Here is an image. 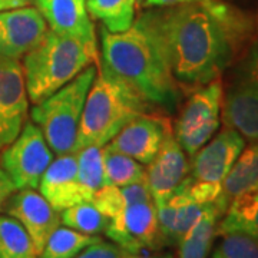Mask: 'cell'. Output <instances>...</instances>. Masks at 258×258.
I'll return each instance as SVG.
<instances>
[{"label":"cell","mask_w":258,"mask_h":258,"mask_svg":"<svg viewBox=\"0 0 258 258\" xmlns=\"http://www.w3.org/2000/svg\"><path fill=\"white\" fill-rule=\"evenodd\" d=\"M134 25L157 47L184 93L220 79L251 35L247 18L220 0L152 8Z\"/></svg>","instance_id":"cell-1"},{"label":"cell","mask_w":258,"mask_h":258,"mask_svg":"<svg viewBox=\"0 0 258 258\" xmlns=\"http://www.w3.org/2000/svg\"><path fill=\"white\" fill-rule=\"evenodd\" d=\"M101 66L126 85L154 109L176 111L182 89L148 36L132 25L128 30L111 33L101 29Z\"/></svg>","instance_id":"cell-2"},{"label":"cell","mask_w":258,"mask_h":258,"mask_svg":"<svg viewBox=\"0 0 258 258\" xmlns=\"http://www.w3.org/2000/svg\"><path fill=\"white\" fill-rule=\"evenodd\" d=\"M151 109L142 98L99 66L85 101L72 152L106 145L128 122Z\"/></svg>","instance_id":"cell-3"},{"label":"cell","mask_w":258,"mask_h":258,"mask_svg":"<svg viewBox=\"0 0 258 258\" xmlns=\"http://www.w3.org/2000/svg\"><path fill=\"white\" fill-rule=\"evenodd\" d=\"M96 60V42L62 36L49 30L43 40L23 57L28 98L40 103Z\"/></svg>","instance_id":"cell-4"},{"label":"cell","mask_w":258,"mask_h":258,"mask_svg":"<svg viewBox=\"0 0 258 258\" xmlns=\"http://www.w3.org/2000/svg\"><path fill=\"white\" fill-rule=\"evenodd\" d=\"M96 72L98 68L95 64L88 66L75 79L32 109V120L43 132L47 145L57 155L74 151L85 101Z\"/></svg>","instance_id":"cell-5"},{"label":"cell","mask_w":258,"mask_h":258,"mask_svg":"<svg viewBox=\"0 0 258 258\" xmlns=\"http://www.w3.org/2000/svg\"><path fill=\"white\" fill-rule=\"evenodd\" d=\"M244 148L245 139L240 132L225 126L194 155L188 175L174 194L195 203H215L225 176Z\"/></svg>","instance_id":"cell-6"},{"label":"cell","mask_w":258,"mask_h":258,"mask_svg":"<svg viewBox=\"0 0 258 258\" xmlns=\"http://www.w3.org/2000/svg\"><path fill=\"white\" fill-rule=\"evenodd\" d=\"M222 101L221 79H215L189 92L172 128L186 155L192 158L218 131Z\"/></svg>","instance_id":"cell-7"},{"label":"cell","mask_w":258,"mask_h":258,"mask_svg":"<svg viewBox=\"0 0 258 258\" xmlns=\"http://www.w3.org/2000/svg\"><path fill=\"white\" fill-rule=\"evenodd\" d=\"M53 161V151L36 123L25 122L16 139L2 152V168L16 189H35Z\"/></svg>","instance_id":"cell-8"},{"label":"cell","mask_w":258,"mask_h":258,"mask_svg":"<svg viewBox=\"0 0 258 258\" xmlns=\"http://www.w3.org/2000/svg\"><path fill=\"white\" fill-rule=\"evenodd\" d=\"M225 126L249 142H258V45L242 60L235 81L222 101Z\"/></svg>","instance_id":"cell-9"},{"label":"cell","mask_w":258,"mask_h":258,"mask_svg":"<svg viewBox=\"0 0 258 258\" xmlns=\"http://www.w3.org/2000/svg\"><path fill=\"white\" fill-rule=\"evenodd\" d=\"M105 234L120 249L134 254L144 249L162 248L157 205L154 201L128 205L109 220Z\"/></svg>","instance_id":"cell-10"},{"label":"cell","mask_w":258,"mask_h":258,"mask_svg":"<svg viewBox=\"0 0 258 258\" xmlns=\"http://www.w3.org/2000/svg\"><path fill=\"white\" fill-rule=\"evenodd\" d=\"M28 105L22 64L19 60L0 57V154L23 128Z\"/></svg>","instance_id":"cell-11"},{"label":"cell","mask_w":258,"mask_h":258,"mask_svg":"<svg viewBox=\"0 0 258 258\" xmlns=\"http://www.w3.org/2000/svg\"><path fill=\"white\" fill-rule=\"evenodd\" d=\"M49 32L42 13L32 6L0 12V57L19 60Z\"/></svg>","instance_id":"cell-12"},{"label":"cell","mask_w":258,"mask_h":258,"mask_svg":"<svg viewBox=\"0 0 258 258\" xmlns=\"http://www.w3.org/2000/svg\"><path fill=\"white\" fill-rule=\"evenodd\" d=\"M188 172L189 162L171 128L165 134L155 158L145 168L148 186L157 207L166 203Z\"/></svg>","instance_id":"cell-13"},{"label":"cell","mask_w":258,"mask_h":258,"mask_svg":"<svg viewBox=\"0 0 258 258\" xmlns=\"http://www.w3.org/2000/svg\"><path fill=\"white\" fill-rule=\"evenodd\" d=\"M3 210L26 230L37 255L42 252L50 234L60 225L59 211L47 203L42 194L33 189H19L8 200Z\"/></svg>","instance_id":"cell-14"},{"label":"cell","mask_w":258,"mask_h":258,"mask_svg":"<svg viewBox=\"0 0 258 258\" xmlns=\"http://www.w3.org/2000/svg\"><path fill=\"white\" fill-rule=\"evenodd\" d=\"M169 129L168 120L144 113L128 122L106 145L148 165L157 155Z\"/></svg>","instance_id":"cell-15"},{"label":"cell","mask_w":258,"mask_h":258,"mask_svg":"<svg viewBox=\"0 0 258 258\" xmlns=\"http://www.w3.org/2000/svg\"><path fill=\"white\" fill-rule=\"evenodd\" d=\"M40 194L56 211L81 203H91L92 197L85 191L78 178V162L74 152L59 155L47 166L39 182Z\"/></svg>","instance_id":"cell-16"},{"label":"cell","mask_w":258,"mask_h":258,"mask_svg":"<svg viewBox=\"0 0 258 258\" xmlns=\"http://www.w3.org/2000/svg\"><path fill=\"white\" fill-rule=\"evenodd\" d=\"M36 5L52 32L62 36L96 42L86 0H36Z\"/></svg>","instance_id":"cell-17"},{"label":"cell","mask_w":258,"mask_h":258,"mask_svg":"<svg viewBox=\"0 0 258 258\" xmlns=\"http://www.w3.org/2000/svg\"><path fill=\"white\" fill-rule=\"evenodd\" d=\"M212 205L214 203H195L172 194L166 203L157 207L158 227L162 247H176Z\"/></svg>","instance_id":"cell-18"},{"label":"cell","mask_w":258,"mask_h":258,"mask_svg":"<svg viewBox=\"0 0 258 258\" xmlns=\"http://www.w3.org/2000/svg\"><path fill=\"white\" fill-rule=\"evenodd\" d=\"M255 184H258V142H251L231 166L222 182L221 192L214 203L221 218L231 201Z\"/></svg>","instance_id":"cell-19"},{"label":"cell","mask_w":258,"mask_h":258,"mask_svg":"<svg viewBox=\"0 0 258 258\" xmlns=\"http://www.w3.org/2000/svg\"><path fill=\"white\" fill-rule=\"evenodd\" d=\"M227 232H244L258 240V184L231 201L217 225V235Z\"/></svg>","instance_id":"cell-20"},{"label":"cell","mask_w":258,"mask_h":258,"mask_svg":"<svg viewBox=\"0 0 258 258\" xmlns=\"http://www.w3.org/2000/svg\"><path fill=\"white\" fill-rule=\"evenodd\" d=\"M147 201H154V198L151 195L145 179L141 182L123 185V186L105 185L99 191L93 194L91 203L111 220L128 205L147 203Z\"/></svg>","instance_id":"cell-21"},{"label":"cell","mask_w":258,"mask_h":258,"mask_svg":"<svg viewBox=\"0 0 258 258\" xmlns=\"http://www.w3.org/2000/svg\"><path fill=\"white\" fill-rule=\"evenodd\" d=\"M220 220L221 214L214 204L176 245L178 258H208L214 238L217 237V225Z\"/></svg>","instance_id":"cell-22"},{"label":"cell","mask_w":258,"mask_h":258,"mask_svg":"<svg viewBox=\"0 0 258 258\" xmlns=\"http://www.w3.org/2000/svg\"><path fill=\"white\" fill-rule=\"evenodd\" d=\"M137 0H86L89 16L102 22L111 33L128 30L135 22Z\"/></svg>","instance_id":"cell-23"},{"label":"cell","mask_w":258,"mask_h":258,"mask_svg":"<svg viewBox=\"0 0 258 258\" xmlns=\"http://www.w3.org/2000/svg\"><path fill=\"white\" fill-rule=\"evenodd\" d=\"M102 161L105 185L123 186L147 179L145 166L141 162L112 149L108 145L102 147Z\"/></svg>","instance_id":"cell-24"},{"label":"cell","mask_w":258,"mask_h":258,"mask_svg":"<svg viewBox=\"0 0 258 258\" xmlns=\"http://www.w3.org/2000/svg\"><path fill=\"white\" fill-rule=\"evenodd\" d=\"M101 240L99 235H88L59 225L47 238L39 258H75L83 249Z\"/></svg>","instance_id":"cell-25"},{"label":"cell","mask_w":258,"mask_h":258,"mask_svg":"<svg viewBox=\"0 0 258 258\" xmlns=\"http://www.w3.org/2000/svg\"><path fill=\"white\" fill-rule=\"evenodd\" d=\"M0 258H39L26 230L9 215H0Z\"/></svg>","instance_id":"cell-26"},{"label":"cell","mask_w":258,"mask_h":258,"mask_svg":"<svg viewBox=\"0 0 258 258\" xmlns=\"http://www.w3.org/2000/svg\"><path fill=\"white\" fill-rule=\"evenodd\" d=\"M60 222L64 227L88 235H98L109 225V218L92 203H81L60 211Z\"/></svg>","instance_id":"cell-27"},{"label":"cell","mask_w":258,"mask_h":258,"mask_svg":"<svg viewBox=\"0 0 258 258\" xmlns=\"http://www.w3.org/2000/svg\"><path fill=\"white\" fill-rule=\"evenodd\" d=\"M78 162V178L85 188V191L93 197V194L105 186L103 176V161H102V147L82 148L74 152Z\"/></svg>","instance_id":"cell-28"},{"label":"cell","mask_w":258,"mask_h":258,"mask_svg":"<svg viewBox=\"0 0 258 258\" xmlns=\"http://www.w3.org/2000/svg\"><path fill=\"white\" fill-rule=\"evenodd\" d=\"M211 258H258V240L244 232L221 234Z\"/></svg>","instance_id":"cell-29"},{"label":"cell","mask_w":258,"mask_h":258,"mask_svg":"<svg viewBox=\"0 0 258 258\" xmlns=\"http://www.w3.org/2000/svg\"><path fill=\"white\" fill-rule=\"evenodd\" d=\"M75 258H123L122 249L118 245H113L105 241H98L88 248H85L82 252H79Z\"/></svg>","instance_id":"cell-30"},{"label":"cell","mask_w":258,"mask_h":258,"mask_svg":"<svg viewBox=\"0 0 258 258\" xmlns=\"http://www.w3.org/2000/svg\"><path fill=\"white\" fill-rule=\"evenodd\" d=\"M15 191H16V186L13 184V181L3 171V168H0V211L5 208L8 200L15 194Z\"/></svg>","instance_id":"cell-31"},{"label":"cell","mask_w":258,"mask_h":258,"mask_svg":"<svg viewBox=\"0 0 258 258\" xmlns=\"http://www.w3.org/2000/svg\"><path fill=\"white\" fill-rule=\"evenodd\" d=\"M192 2H205V0H145L147 8H165V6H174L181 3H192Z\"/></svg>","instance_id":"cell-32"},{"label":"cell","mask_w":258,"mask_h":258,"mask_svg":"<svg viewBox=\"0 0 258 258\" xmlns=\"http://www.w3.org/2000/svg\"><path fill=\"white\" fill-rule=\"evenodd\" d=\"M122 257L123 258H174L171 252H161V254H151V255H142V254H134L122 249Z\"/></svg>","instance_id":"cell-33"},{"label":"cell","mask_w":258,"mask_h":258,"mask_svg":"<svg viewBox=\"0 0 258 258\" xmlns=\"http://www.w3.org/2000/svg\"><path fill=\"white\" fill-rule=\"evenodd\" d=\"M36 3V0H5V9H18V8H26Z\"/></svg>","instance_id":"cell-34"},{"label":"cell","mask_w":258,"mask_h":258,"mask_svg":"<svg viewBox=\"0 0 258 258\" xmlns=\"http://www.w3.org/2000/svg\"><path fill=\"white\" fill-rule=\"evenodd\" d=\"M2 10H6L5 9V0H0V12Z\"/></svg>","instance_id":"cell-35"},{"label":"cell","mask_w":258,"mask_h":258,"mask_svg":"<svg viewBox=\"0 0 258 258\" xmlns=\"http://www.w3.org/2000/svg\"><path fill=\"white\" fill-rule=\"evenodd\" d=\"M137 2H141V0H137Z\"/></svg>","instance_id":"cell-36"},{"label":"cell","mask_w":258,"mask_h":258,"mask_svg":"<svg viewBox=\"0 0 258 258\" xmlns=\"http://www.w3.org/2000/svg\"><path fill=\"white\" fill-rule=\"evenodd\" d=\"M257 28H258V26H257Z\"/></svg>","instance_id":"cell-37"}]
</instances>
